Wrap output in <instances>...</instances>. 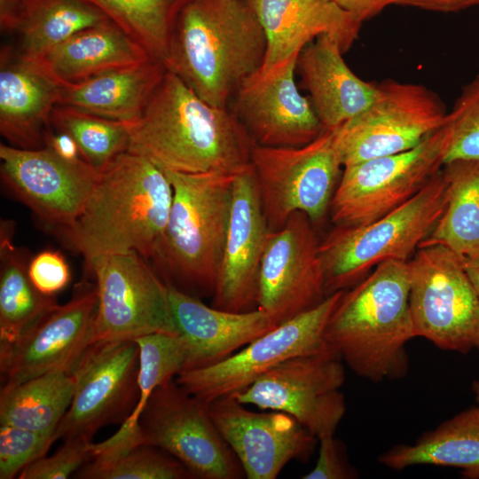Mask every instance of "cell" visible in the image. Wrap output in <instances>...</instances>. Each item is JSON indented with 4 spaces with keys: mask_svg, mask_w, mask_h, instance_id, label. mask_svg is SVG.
Returning a JSON list of instances; mask_svg holds the SVG:
<instances>
[{
    "mask_svg": "<svg viewBox=\"0 0 479 479\" xmlns=\"http://www.w3.org/2000/svg\"><path fill=\"white\" fill-rule=\"evenodd\" d=\"M128 151L162 170L237 175L254 142L234 112L211 106L168 70L142 114L124 122Z\"/></svg>",
    "mask_w": 479,
    "mask_h": 479,
    "instance_id": "1",
    "label": "cell"
},
{
    "mask_svg": "<svg viewBox=\"0 0 479 479\" xmlns=\"http://www.w3.org/2000/svg\"><path fill=\"white\" fill-rule=\"evenodd\" d=\"M172 200L166 173L126 151L100 170L81 213L62 232L87 263L99 255L127 251L152 257L166 229Z\"/></svg>",
    "mask_w": 479,
    "mask_h": 479,
    "instance_id": "2",
    "label": "cell"
},
{
    "mask_svg": "<svg viewBox=\"0 0 479 479\" xmlns=\"http://www.w3.org/2000/svg\"><path fill=\"white\" fill-rule=\"evenodd\" d=\"M266 40L247 0H192L179 15L165 59L201 99L227 107L262 67Z\"/></svg>",
    "mask_w": 479,
    "mask_h": 479,
    "instance_id": "3",
    "label": "cell"
},
{
    "mask_svg": "<svg viewBox=\"0 0 479 479\" xmlns=\"http://www.w3.org/2000/svg\"><path fill=\"white\" fill-rule=\"evenodd\" d=\"M408 262L389 260L344 290L325 339L358 376L372 381L406 374V344L417 337Z\"/></svg>",
    "mask_w": 479,
    "mask_h": 479,
    "instance_id": "4",
    "label": "cell"
},
{
    "mask_svg": "<svg viewBox=\"0 0 479 479\" xmlns=\"http://www.w3.org/2000/svg\"><path fill=\"white\" fill-rule=\"evenodd\" d=\"M173 188L170 213L153 256L166 284L213 295L227 235L236 175L163 170Z\"/></svg>",
    "mask_w": 479,
    "mask_h": 479,
    "instance_id": "5",
    "label": "cell"
},
{
    "mask_svg": "<svg viewBox=\"0 0 479 479\" xmlns=\"http://www.w3.org/2000/svg\"><path fill=\"white\" fill-rule=\"evenodd\" d=\"M447 187L443 167L412 198L373 222L336 225L319 242L326 295L353 287L381 263L408 262L443 215Z\"/></svg>",
    "mask_w": 479,
    "mask_h": 479,
    "instance_id": "6",
    "label": "cell"
},
{
    "mask_svg": "<svg viewBox=\"0 0 479 479\" xmlns=\"http://www.w3.org/2000/svg\"><path fill=\"white\" fill-rule=\"evenodd\" d=\"M250 164L270 232L295 212L316 224L330 208L343 168L334 130H324L301 146L253 145Z\"/></svg>",
    "mask_w": 479,
    "mask_h": 479,
    "instance_id": "7",
    "label": "cell"
},
{
    "mask_svg": "<svg viewBox=\"0 0 479 479\" xmlns=\"http://www.w3.org/2000/svg\"><path fill=\"white\" fill-rule=\"evenodd\" d=\"M444 126L415 147L343 168L330 211L336 225L367 224L417 194L444 167Z\"/></svg>",
    "mask_w": 479,
    "mask_h": 479,
    "instance_id": "8",
    "label": "cell"
},
{
    "mask_svg": "<svg viewBox=\"0 0 479 479\" xmlns=\"http://www.w3.org/2000/svg\"><path fill=\"white\" fill-rule=\"evenodd\" d=\"M98 303L91 343L177 334L166 282L137 251L99 255L88 263Z\"/></svg>",
    "mask_w": 479,
    "mask_h": 479,
    "instance_id": "9",
    "label": "cell"
},
{
    "mask_svg": "<svg viewBox=\"0 0 479 479\" xmlns=\"http://www.w3.org/2000/svg\"><path fill=\"white\" fill-rule=\"evenodd\" d=\"M139 444L158 447L200 479H241L242 467L216 428L208 404L176 379L158 387L139 420Z\"/></svg>",
    "mask_w": 479,
    "mask_h": 479,
    "instance_id": "10",
    "label": "cell"
},
{
    "mask_svg": "<svg viewBox=\"0 0 479 479\" xmlns=\"http://www.w3.org/2000/svg\"><path fill=\"white\" fill-rule=\"evenodd\" d=\"M377 86L373 102L334 130L343 168L410 150L444 124V104L424 85L388 80Z\"/></svg>",
    "mask_w": 479,
    "mask_h": 479,
    "instance_id": "11",
    "label": "cell"
},
{
    "mask_svg": "<svg viewBox=\"0 0 479 479\" xmlns=\"http://www.w3.org/2000/svg\"><path fill=\"white\" fill-rule=\"evenodd\" d=\"M343 361L331 347L289 358L233 396L262 410L287 413L317 439L334 436L346 412Z\"/></svg>",
    "mask_w": 479,
    "mask_h": 479,
    "instance_id": "12",
    "label": "cell"
},
{
    "mask_svg": "<svg viewBox=\"0 0 479 479\" xmlns=\"http://www.w3.org/2000/svg\"><path fill=\"white\" fill-rule=\"evenodd\" d=\"M410 308L417 335L444 350L468 352L479 295L462 257L442 245L418 248L408 261Z\"/></svg>",
    "mask_w": 479,
    "mask_h": 479,
    "instance_id": "13",
    "label": "cell"
},
{
    "mask_svg": "<svg viewBox=\"0 0 479 479\" xmlns=\"http://www.w3.org/2000/svg\"><path fill=\"white\" fill-rule=\"evenodd\" d=\"M343 291L327 295L315 307L279 324L228 358L184 371L176 381L208 404L244 389L289 358L326 349L330 346L325 339L326 327Z\"/></svg>",
    "mask_w": 479,
    "mask_h": 479,
    "instance_id": "14",
    "label": "cell"
},
{
    "mask_svg": "<svg viewBox=\"0 0 479 479\" xmlns=\"http://www.w3.org/2000/svg\"><path fill=\"white\" fill-rule=\"evenodd\" d=\"M139 348L135 340L90 343L71 374L74 394L56 440H88L103 427L122 423L138 399Z\"/></svg>",
    "mask_w": 479,
    "mask_h": 479,
    "instance_id": "15",
    "label": "cell"
},
{
    "mask_svg": "<svg viewBox=\"0 0 479 479\" xmlns=\"http://www.w3.org/2000/svg\"><path fill=\"white\" fill-rule=\"evenodd\" d=\"M311 221L292 214L270 232L262 257L257 308L281 324L320 303L327 295L319 242Z\"/></svg>",
    "mask_w": 479,
    "mask_h": 479,
    "instance_id": "16",
    "label": "cell"
},
{
    "mask_svg": "<svg viewBox=\"0 0 479 479\" xmlns=\"http://www.w3.org/2000/svg\"><path fill=\"white\" fill-rule=\"evenodd\" d=\"M97 303L96 285L82 283L69 302L50 309L16 342L0 349L3 385L50 372L71 373L91 343Z\"/></svg>",
    "mask_w": 479,
    "mask_h": 479,
    "instance_id": "17",
    "label": "cell"
},
{
    "mask_svg": "<svg viewBox=\"0 0 479 479\" xmlns=\"http://www.w3.org/2000/svg\"><path fill=\"white\" fill-rule=\"evenodd\" d=\"M1 177L19 200L42 221L69 227L81 213L100 176L85 160L66 161L47 147L0 145Z\"/></svg>",
    "mask_w": 479,
    "mask_h": 479,
    "instance_id": "18",
    "label": "cell"
},
{
    "mask_svg": "<svg viewBox=\"0 0 479 479\" xmlns=\"http://www.w3.org/2000/svg\"><path fill=\"white\" fill-rule=\"evenodd\" d=\"M208 412L247 479H276L291 460L307 459L318 440L291 415L250 411L232 395L208 403Z\"/></svg>",
    "mask_w": 479,
    "mask_h": 479,
    "instance_id": "19",
    "label": "cell"
},
{
    "mask_svg": "<svg viewBox=\"0 0 479 479\" xmlns=\"http://www.w3.org/2000/svg\"><path fill=\"white\" fill-rule=\"evenodd\" d=\"M298 58L250 76L236 93L234 113L255 144L301 146L324 130L294 81Z\"/></svg>",
    "mask_w": 479,
    "mask_h": 479,
    "instance_id": "20",
    "label": "cell"
},
{
    "mask_svg": "<svg viewBox=\"0 0 479 479\" xmlns=\"http://www.w3.org/2000/svg\"><path fill=\"white\" fill-rule=\"evenodd\" d=\"M270 231L250 164L237 174L212 306L242 312L257 305L258 276Z\"/></svg>",
    "mask_w": 479,
    "mask_h": 479,
    "instance_id": "21",
    "label": "cell"
},
{
    "mask_svg": "<svg viewBox=\"0 0 479 479\" xmlns=\"http://www.w3.org/2000/svg\"><path fill=\"white\" fill-rule=\"evenodd\" d=\"M266 40L258 73L298 58L305 46L322 35L335 38L343 52L357 39L362 23L326 0H247Z\"/></svg>",
    "mask_w": 479,
    "mask_h": 479,
    "instance_id": "22",
    "label": "cell"
},
{
    "mask_svg": "<svg viewBox=\"0 0 479 479\" xmlns=\"http://www.w3.org/2000/svg\"><path fill=\"white\" fill-rule=\"evenodd\" d=\"M62 84L39 62L12 46L0 51V133L11 145L44 147V134Z\"/></svg>",
    "mask_w": 479,
    "mask_h": 479,
    "instance_id": "23",
    "label": "cell"
},
{
    "mask_svg": "<svg viewBox=\"0 0 479 479\" xmlns=\"http://www.w3.org/2000/svg\"><path fill=\"white\" fill-rule=\"evenodd\" d=\"M168 288L177 332L187 345L185 371L217 364L279 325L259 308L242 312L224 310L173 286L168 285Z\"/></svg>",
    "mask_w": 479,
    "mask_h": 479,
    "instance_id": "24",
    "label": "cell"
},
{
    "mask_svg": "<svg viewBox=\"0 0 479 479\" xmlns=\"http://www.w3.org/2000/svg\"><path fill=\"white\" fill-rule=\"evenodd\" d=\"M340 43L322 35L301 51L296 67L324 130H335L364 112L378 86L357 76L342 57Z\"/></svg>",
    "mask_w": 479,
    "mask_h": 479,
    "instance_id": "25",
    "label": "cell"
},
{
    "mask_svg": "<svg viewBox=\"0 0 479 479\" xmlns=\"http://www.w3.org/2000/svg\"><path fill=\"white\" fill-rule=\"evenodd\" d=\"M150 58L141 45L109 21L77 32L36 61L64 85L135 66Z\"/></svg>",
    "mask_w": 479,
    "mask_h": 479,
    "instance_id": "26",
    "label": "cell"
},
{
    "mask_svg": "<svg viewBox=\"0 0 479 479\" xmlns=\"http://www.w3.org/2000/svg\"><path fill=\"white\" fill-rule=\"evenodd\" d=\"M167 71L162 61L150 58L78 83L64 84L59 105L129 122L142 114Z\"/></svg>",
    "mask_w": 479,
    "mask_h": 479,
    "instance_id": "27",
    "label": "cell"
},
{
    "mask_svg": "<svg viewBox=\"0 0 479 479\" xmlns=\"http://www.w3.org/2000/svg\"><path fill=\"white\" fill-rule=\"evenodd\" d=\"M378 460L394 470L417 465L452 467L465 478L479 479V405L457 413L412 444L389 449Z\"/></svg>",
    "mask_w": 479,
    "mask_h": 479,
    "instance_id": "28",
    "label": "cell"
},
{
    "mask_svg": "<svg viewBox=\"0 0 479 479\" xmlns=\"http://www.w3.org/2000/svg\"><path fill=\"white\" fill-rule=\"evenodd\" d=\"M135 341L139 348L137 404L112 436L93 444L94 459L111 457L139 445V420L151 395L187 368V345L179 334H151Z\"/></svg>",
    "mask_w": 479,
    "mask_h": 479,
    "instance_id": "29",
    "label": "cell"
},
{
    "mask_svg": "<svg viewBox=\"0 0 479 479\" xmlns=\"http://www.w3.org/2000/svg\"><path fill=\"white\" fill-rule=\"evenodd\" d=\"M0 349L12 345L36 319L57 305L31 282L28 263L12 242L14 224L0 226Z\"/></svg>",
    "mask_w": 479,
    "mask_h": 479,
    "instance_id": "30",
    "label": "cell"
},
{
    "mask_svg": "<svg viewBox=\"0 0 479 479\" xmlns=\"http://www.w3.org/2000/svg\"><path fill=\"white\" fill-rule=\"evenodd\" d=\"M73 394V376L65 371L50 372L20 383L3 385L0 424L55 434Z\"/></svg>",
    "mask_w": 479,
    "mask_h": 479,
    "instance_id": "31",
    "label": "cell"
},
{
    "mask_svg": "<svg viewBox=\"0 0 479 479\" xmlns=\"http://www.w3.org/2000/svg\"><path fill=\"white\" fill-rule=\"evenodd\" d=\"M109 21L87 0H22L17 49L36 60L77 32Z\"/></svg>",
    "mask_w": 479,
    "mask_h": 479,
    "instance_id": "32",
    "label": "cell"
},
{
    "mask_svg": "<svg viewBox=\"0 0 479 479\" xmlns=\"http://www.w3.org/2000/svg\"><path fill=\"white\" fill-rule=\"evenodd\" d=\"M447 201L430 234L419 247L444 246L462 258L479 255V161H459L444 166Z\"/></svg>",
    "mask_w": 479,
    "mask_h": 479,
    "instance_id": "33",
    "label": "cell"
},
{
    "mask_svg": "<svg viewBox=\"0 0 479 479\" xmlns=\"http://www.w3.org/2000/svg\"><path fill=\"white\" fill-rule=\"evenodd\" d=\"M141 45L162 61L182 11L192 0H87Z\"/></svg>",
    "mask_w": 479,
    "mask_h": 479,
    "instance_id": "34",
    "label": "cell"
},
{
    "mask_svg": "<svg viewBox=\"0 0 479 479\" xmlns=\"http://www.w3.org/2000/svg\"><path fill=\"white\" fill-rule=\"evenodd\" d=\"M51 126L70 135L82 158L98 170L129 148L130 137L124 122L68 106L54 107Z\"/></svg>",
    "mask_w": 479,
    "mask_h": 479,
    "instance_id": "35",
    "label": "cell"
},
{
    "mask_svg": "<svg viewBox=\"0 0 479 479\" xmlns=\"http://www.w3.org/2000/svg\"><path fill=\"white\" fill-rule=\"evenodd\" d=\"M82 479H192L175 457L152 445L139 444L119 454L95 458L75 474Z\"/></svg>",
    "mask_w": 479,
    "mask_h": 479,
    "instance_id": "36",
    "label": "cell"
},
{
    "mask_svg": "<svg viewBox=\"0 0 479 479\" xmlns=\"http://www.w3.org/2000/svg\"><path fill=\"white\" fill-rule=\"evenodd\" d=\"M444 166L459 161H479V74L463 87L444 124Z\"/></svg>",
    "mask_w": 479,
    "mask_h": 479,
    "instance_id": "37",
    "label": "cell"
},
{
    "mask_svg": "<svg viewBox=\"0 0 479 479\" xmlns=\"http://www.w3.org/2000/svg\"><path fill=\"white\" fill-rule=\"evenodd\" d=\"M55 434L10 425L0 426V478L12 479L30 463L46 455Z\"/></svg>",
    "mask_w": 479,
    "mask_h": 479,
    "instance_id": "38",
    "label": "cell"
},
{
    "mask_svg": "<svg viewBox=\"0 0 479 479\" xmlns=\"http://www.w3.org/2000/svg\"><path fill=\"white\" fill-rule=\"evenodd\" d=\"M94 459L93 443L82 437L64 440L52 455L43 456L27 465L19 479H66Z\"/></svg>",
    "mask_w": 479,
    "mask_h": 479,
    "instance_id": "39",
    "label": "cell"
},
{
    "mask_svg": "<svg viewBox=\"0 0 479 479\" xmlns=\"http://www.w3.org/2000/svg\"><path fill=\"white\" fill-rule=\"evenodd\" d=\"M27 271L35 287L49 296L62 291L71 280L66 259L55 250H43L33 256L28 263Z\"/></svg>",
    "mask_w": 479,
    "mask_h": 479,
    "instance_id": "40",
    "label": "cell"
},
{
    "mask_svg": "<svg viewBox=\"0 0 479 479\" xmlns=\"http://www.w3.org/2000/svg\"><path fill=\"white\" fill-rule=\"evenodd\" d=\"M317 462L303 479H352L357 474L347 459L345 447L334 436L318 439Z\"/></svg>",
    "mask_w": 479,
    "mask_h": 479,
    "instance_id": "41",
    "label": "cell"
},
{
    "mask_svg": "<svg viewBox=\"0 0 479 479\" xmlns=\"http://www.w3.org/2000/svg\"><path fill=\"white\" fill-rule=\"evenodd\" d=\"M44 147L68 161H77L83 159L74 138L67 133L55 130L51 126L45 131Z\"/></svg>",
    "mask_w": 479,
    "mask_h": 479,
    "instance_id": "42",
    "label": "cell"
},
{
    "mask_svg": "<svg viewBox=\"0 0 479 479\" xmlns=\"http://www.w3.org/2000/svg\"><path fill=\"white\" fill-rule=\"evenodd\" d=\"M479 4V0H391L390 5L409 6L425 11L455 12Z\"/></svg>",
    "mask_w": 479,
    "mask_h": 479,
    "instance_id": "43",
    "label": "cell"
},
{
    "mask_svg": "<svg viewBox=\"0 0 479 479\" xmlns=\"http://www.w3.org/2000/svg\"><path fill=\"white\" fill-rule=\"evenodd\" d=\"M352 14L363 23L390 5L391 0H326Z\"/></svg>",
    "mask_w": 479,
    "mask_h": 479,
    "instance_id": "44",
    "label": "cell"
},
{
    "mask_svg": "<svg viewBox=\"0 0 479 479\" xmlns=\"http://www.w3.org/2000/svg\"><path fill=\"white\" fill-rule=\"evenodd\" d=\"M22 0H0V27L4 33H15Z\"/></svg>",
    "mask_w": 479,
    "mask_h": 479,
    "instance_id": "45",
    "label": "cell"
},
{
    "mask_svg": "<svg viewBox=\"0 0 479 479\" xmlns=\"http://www.w3.org/2000/svg\"><path fill=\"white\" fill-rule=\"evenodd\" d=\"M462 261L467 274L479 295V255L473 257L462 258Z\"/></svg>",
    "mask_w": 479,
    "mask_h": 479,
    "instance_id": "46",
    "label": "cell"
},
{
    "mask_svg": "<svg viewBox=\"0 0 479 479\" xmlns=\"http://www.w3.org/2000/svg\"><path fill=\"white\" fill-rule=\"evenodd\" d=\"M473 345H474V348L479 349V308L477 310L475 326H474Z\"/></svg>",
    "mask_w": 479,
    "mask_h": 479,
    "instance_id": "47",
    "label": "cell"
},
{
    "mask_svg": "<svg viewBox=\"0 0 479 479\" xmlns=\"http://www.w3.org/2000/svg\"><path fill=\"white\" fill-rule=\"evenodd\" d=\"M472 390L475 394V400L479 405V381L478 380L473 381Z\"/></svg>",
    "mask_w": 479,
    "mask_h": 479,
    "instance_id": "48",
    "label": "cell"
}]
</instances>
